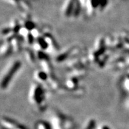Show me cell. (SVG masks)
<instances>
[{
    "label": "cell",
    "mask_w": 129,
    "mask_h": 129,
    "mask_svg": "<svg viewBox=\"0 0 129 129\" xmlns=\"http://www.w3.org/2000/svg\"><path fill=\"white\" fill-rule=\"evenodd\" d=\"M20 66H21V63L19 62H16V63H15V64L12 66V68H11L9 71L8 74H7L6 76L4 77V79L2 81V87H6L7 85H8L9 83L10 80L11 79L12 77L17 72L19 69Z\"/></svg>",
    "instance_id": "cell-1"
},
{
    "label": "cell",
    "mask_w": 129,
    "mask_h": 129,
    "mask_svg": "<svg viewBox=\"0 0 129 129\" xmlns=\"http://www.w3.org/2000/svg\"><path fill=\"white\" fill-rule=\"evenodd\" d=\"M99 3H100L99 0H91V4L94 7H96Z\"/></svg>",
    "instance_id": "cell-3"
},
{
    "label": "cell",
    "mask_w": 129,
    "mask_h": 129,
    "mask_svg": "<svg viewBox=\"0 0 129 129\" xmlns=\"http://www.w3.org/2000/svg\"><path fill=\"white\" fill-rule=\"evenodd\" d=\"M95 124H96V123H95L94 121H91V122L89 123V125H88V126L87 127L86 129H93L95 126Z\"/></svg>",
    "instance_id": "cell-4"
},
{
    "label": "cell",
    "mask_w": 129,
    "mask_h": 129,
    "mask_svg": "<svg viewBox=\"0 0 129 129\" xmlns=\"http://www.w3.org/2000/svg\"><path fill=\"white\" fill-rule=\"evenodd\" d=\"M103 129H109V128L108 127V126H103Z\"/></svg>",
    "instance_id": "cell-6"
},
{
    "label": "cell",
    "mask_w": 129,
    "mask_h": 129,
    "mask_svg": "<svg viewBox=\"0 0 129 129\" xmlns=\"http://www.w3.org/2000/svg\"><path fill=\"white\" fill-rule=\"evenodd\" d=\"M44 128L45 129H51V126L48 123H44Z\"/></svg>",
    "instance_id": "cell-5"
},
{
    "label": "cell",
    "mask_w": 129,
    "mask_h": 129,
    "mask_svg": "<svg viewBox=\"0 0 129 129\" xmlns=\"http://www.w3.org/2000/svg\"><path fill=\"white\" fill-rule=\"evenodd\" d=\"M74 6V2L73 0H71L70 2V3H69V5H68V7L67 9V11H66V13L67 15H69L70 14V13L72 12V9H73Z\"/></svg>",
    "instance_id": "cell-2"
},
{
    "label": "cell",
    "mask_w": 129,
    "mask_h": 129,
    "mask_svg": "<svg viewBox=\"0 0 129 129\" xmlns=\"http://www.w3.org/2000/svg\"><path fill=\"white\" fill-rule=\"evenodd\" d=\"M2 129H8V128H5L3 126H2Z\"/></svg>",
    "instance_id": "cell-7"
}]
</instances>
